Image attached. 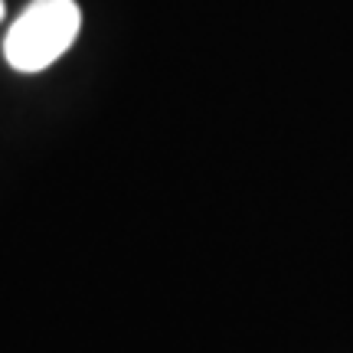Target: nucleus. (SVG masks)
Returning a JSON list of instances; mask_svg holds the SVG:
<instances>
[{
    "instance_id": "obj_2",
    "label": "nucleus",
    "mask_w": 353,
    "mask_h": 353,
    "mask_svg": "<svg viewBox=\"0 0 353 353\" xmlns=\"http://www.w3.org/2000/svg\"><path fill=\"white\" fill-rule=\"evenodd\" d=\"M0 20H3V0H0Z\"/></svg>"
},
{
    "instance_id": "obj_1",
    "label": "nucleus",
    "mask_w": 353,
    "mask_h": 353,
    "mask_svg": "<svg viewBox=\"0 0 353 353\" xmlns=\"http://www.w3.org/2000/svg\"><path fill=\"white\" fill-rule=\"evenodd\" d=\"M82 10L76 0H33L7 30L3 56L17 72H43L76 43Z\"/></svg>"
}]
</instances>
